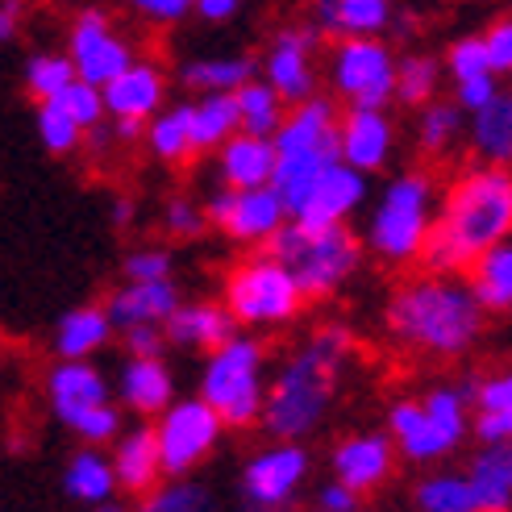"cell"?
<instances>
[{"label": "cell", "instance_id": "6da1fadb", "mask_svg": "<svg viewBox=\"0 0 512 512\" xmlns=\"http://www.w3.org/2000/svg\"><path fill=\"white\" fill-rule=\"evenodd\" d=\"M512 234V175L504 163L467 167L442 196L417 263L433 275H463L479 250Z\"/></svg>", "mask_w": 512, "mask_h": 512}, {"label": "cell", "instance_id": "7a4b0ae2", "mask_svg": "<svg viewBox=\"0 0 512 512\" xmlns=\"http://www.w3.org/2000/svg\"><path fill=\"white\" fill-rule=\"evenodd\" d=\"M388 334L404 350L429 358H463L488 329V313L458 275H417L388 300Z\"/></svg>", "mask_w": 512, "mask_h": 512}, {"label": "cell", "instance_id": "3957f363", "mask_svg": "<svg viewBox=\"0 0 512 512\" xmlns=\"http://www.w3.org/2000/svg\"><path fill=\"white\" fill-rule=\"evenodd\" d=\"M350 354H354L350 329L325 325L279 367L271 388L263 392V413H259L271 438L300 442L321 429L329 408H334L342 371L350 367Z\"/></svg>", "mask_w": 512, "mask_h": 512}, {"label": "cell", "instance_id": "277c9868", "mask_svg": "<svg viewBox=\"0 0 512 512\" xmlns=\"http://www.w3.org/2000/svg\"><path fill=\"white\" fill-rule=\"evenodd\" d=\"M275 146V167H271V188L284 200L288 217L300 209L309 188L338 163V105L325 96H304L288 105L279 130L271 134Z\"/></svg>", "mask_w": 512, "mask_h": 512}, {"label": "cell", "instance_id": "5b68a950", "mask_svg": "<svg viewBox=\"0 0 512 512\" xmlns=\"http://www.w3.org/2000/svg\"><path fill=\"white\" fill-rule=\"evenodd\" d=\"M267 250L292 271L304 300H329L338 296L363 267V238L346 221L334 225H300L284 221L275 229Z\"/></svg>", "mask_w": 512, "mask_h": 512}, {"label": "cell", "instance_id": "8992f818", "mask_svg": "<svg viewBox=\"0 0 512 512\" xmlns=\"http://www.w3.org/2000/svg\"><path fill=\"white\" fill-rule=\"evenodd\" d=\"M433 204H438V184H433L429 171L396 175L375 200V213L363 234V250H371L388 267L417 263L425 234L433 225Z\"/></svg>", "mask_w": 512, "mask_h": 512}, {"label": "cell", "instance_id": "52a82bcc", "mask_svg": "<svg viewBox=\"0 0 512 512\" xmlns=\"http://www.w3.org/2000/svg\"><path fill=\"white\" fill-rule=\"evenodd\" d=\"M263 367H267V346L259 338L234 334L221 346L204 350V371H200V400L221 417L225 429H250L259 425L263 413Z\"/></svg>", "mask_w": 512, "mask_h": 512}, {"label": "cell", "instance_id": "ba28073f", "mask_svg": "<svg viewBox=\"0 0 512 512\" xmlns=\"http://www.w3.org/2000/svg\"><path fill=\"white\" fill-rule=\"evenodd\" d=\"M221 304L246 329H279V325H292L309 300H304L292 271L267 246H254V254L229 267Z\"/></svg>", "mask_w": 512, "mask_h": 512}, {"label": "cell", "instance_id": "9c48e42d", "mask_svg": "<svg viewBox=\"0 0 512 512\" xmlns=\"http://www.w3.org/2000/svg\"><path fill=\"white\" fill-rule=\"evenodd\" d=\"M329 88L350 105L388 109L396 100V50L379 34H342L329 50Z\"/></svg>", "mask_w": 512, "mask_h": 512}, {"label": "cell", "instance_id": "30bf717a", "mask_svg": "<svg viewBox=\"0 0 512 512\" xmlns=\"http://www.w3.org/2000/svg\"><path fill=\"white\" fill-rule=\"evenodd\" d=\"M155 446H159V463H163V479L167 475H192L204 458H209L221 442V417L213 413L200 396L192 400H167L155 413Z\"/></svg>", "mask_w": 512, "mask_h": 512}, {"label": "cell", "instance_id": "8fae6325", "mask_svg": "<svg viewBox=\"0 0 512 512\" xmlns=\"http://www.w3.org/2000/svg\"><path fill=\"white\" fill-rule=\"evenodd\" d=\"M204 221L213 229H221V234L238 246H267L275 238V229L288 221V209L271 184L221 188V192H213L209 204H204Z\"/></svg>", "mask_w": 512, "mask_h": 512}, {"label": "cell", "instance_id": "7c38bea8", "mask_svg": "<svg viewBox=\"0 0 512 512\" xmlns=\"http://www.w3.org/2000/svg\"><path fill=\"white\" fill-rule=\"evenodd\" d=\"M313 471V458L300 442L292 438H275L267 450H259L242 471V500L246 508L275 512L288 508L296 492L304 488V479Z\"/></svg>", "mask_w": 512, "mask_h": 512}, {"label": "cell", "instance_id": "4fadbf2b", "mask_svg": "<svg viewBox=\"0 0 512 512\" xmlns=\"http://www.w3.org/2000/svg\"><path fill=\"white\" fill-rule=\"evenodd\" d=\"M321 30L317 25H284L263 50V80L275 88V96L284 105L317 92V46H321Z\"/></svg>", "mask_w": 512, "mask_h": 512}, {"label": "cell", "instance_id": "5bb4252c", "mask_svg": "<svg viewBox=\"0 0 512 512\" xmlns=\"http://www.w3.org/2000/svg\"><path fill=\"white\" fill-rule=\"evenodd\" d=\"M67 59L75 67V75L88 84H105L109 75H117L125 63L134 59V46L121 38V30L113 25V17L105 9H84L71 21L67 34Z\"/></svg>", "mask_w": 512, "mask_h": 512}, {"label": "cell", "instance_id": "9a60e30c", "mask_svg": "<svg viewBox=\"0 0 512 512\" xmlns=\"http://www.w3.org/2000/svg\"><path fill=\"white\" fill-rule=\"evenodd\" d=\"M396 155V121L388 109L375 105H350L338 113V159L363 175H375Z\"/></svg>", "mask_w": 512, "mask_h": 512}, {"label": "cell", "instance_id": "2e32d148", "mask_svg": "<svg viewBox=\"0 0 512 512\" xmlns=\"http://www.w3.org/2000/svg\"><path fill=\"white\" fill-rule=\"evenodd\" d=\"M329 467H334V479L346 483L354 496H375L396 479L400 454L388 433H354V438L334 446Z\"/></svg>", "mask_w": 512, "mask_h": 512}, {"label": "cell", "instance_id": "e0dca14e", "mask_svg": "<svg viewBox=\"0 0 512 512\" xmlns=\"http://www.w3.org/2000/svg\"><path fill=\"white\" fill-rule=\"evenodd\" d=\"M100 96H105V113L109 117H155L167 105V75L159 63L150 59H130L117 75H109L100 84Z\"/></svg>", "mask_w": 512, "mask_h": 512}, {"label": "cell", "instance_id": "ac0fdd59", "mask_svg": "<svg viewBox=\"0 0 512 512\" xmlns=\"http://www.w3.org/2000/svg\"><path fill=\"white\" fill-rule=\"evenodd\" d=\"M367 200V175L346 167L342 159L329 167L317 184L309 188V196L300 200V209L292 213V221L300 225H334V221H350Z\"/></svg>", "mask_w": 512, "mask_h": 512}, {"label": "cell", "instance_id": "d6986e66", "mask_svg": "<svg viewBox=\"0 0 512 512\" xmlns=\"http://www.w3.org/2000/svg\"><path fill=\"white\" fill-rule=\"evenodd\" d=\"M113 479H117V492L134 496V500H146L150 492L159 488L163 479V463H159V446H155V429L150 425H138L130 433H117L113 438Z\"/></svg>", "mask_w": 512, "mask_h": 512}, {"label": "cell", "instance_id": "ffe728a7", "mask_svg": "<svg viewBox=\"0 0 512 512\" xmlns=\"http://www.w3.org/2000/svg\"><path fill=\"white\" fill-rule=\"evenodd\" d=\"M179 304L175 279H125V284L109 296L105 313L113 329H130V325H163L171 309Z\"/></svg>", "mask_w": 512, "mask_h": 512}, {"label": "cell", "instance_id": "44dd1931", "mask_svg": "<svg viewBox=\"0 0 512 512\" xmlns=\"http://www.w3.org/2000/svg\"><path fill=\"white\" fill-rule=\"evenodd\" d=\"M238 329L242 325L234 321V313H229L225 304H217V300H192V304L179 300L171 309V317L163 321L167 342L184 346V350H213L225 338H234Z\"/></svg>", "mask_w": 512, "mask_h": 512}, {"label": "cell", "instance_id": "7402d4cb", "mask_svg": "<svg viewBox=\"0 0 512 512\" xmlns=\"http://www.w3.org/2000/svg\"><path fill=\"white\" fill-rule=\"evenodd\" d=\"M175 396V375L163 363V354H125L117 375V400L138 417H155Z\"/></svg>", "mask_w": 512, "mask_h": 512}, {"label": "cell", "instance_id": "603a6c76", "mask_svg": "<svg viewBox=\"0 0 512 512\" xmlns=\"http://www.w3.org/2000/svg\"><path fill=\"white\" fill-rule=\"evenodd\" d=\"M46 400L55 408V417L67 421L71 413H80L88 404L113 400V388L100 375V367H92V358H59L46 375Z\"/></svg>", "mask_w": 512, "mask_h": 512}, {"label": "cell", "instance_id": "cb8c5ba5", "mask_svg": "<svg viewBox=\"0 0 512 512\" xmlns=\"http://www.w3.org/2000/svg\"><path fill=\"white\" fill-rule=\"evenodd\" d=\"M271 167H275V146L271 138H254L234 130L217 146V175L225 188H259L271 184Z\"/></svg>", "mask_w": 512, "mask_h": 512}, {"label": "cell", "instance_id": "d4e9b609", "mask_svg": "<svg viewBox=\"0 0 512 512\" xmlns=\"http://www.w3.org/2000/svg\"><path fill=\"white\" fill-rule=\"evenodd\" d=\"M383 433L392 438V446H396V454L404 458V463L425 467V463H442V458H450L442 438L433 433L421 400H396L388 408V429H383Z\"/></svg>", "mask_w": 512, "mask_h": 512}, {"label": "cell", "instance_id": "484cf974", "mask_svg": "<svg viewBox=\"0 0 512 512\" xmlns=\"http://www.w3.org/2000/svg\"><path fill=\"white\" fill-rule=\"evenodd\" d=\"M471 496L475 512H508L512 508V450L508 442H488L471 458Z\"/></svg>", "mask_w": 512, "mask_h": 512}, {"label": "cell", "instance_id": "4316f807", "mask_svg": "<svg viewBox=\"0 0 512 512\" xmlns=\"http://www.w3.org/2000/svg\"><path fill=\"white\" fill-rule=\"evenodd\" d=\"M467 271H471L467 288L479 300L483 313L500 317V313L512 309V246H508V238L488 246V250H479L475 259L467 263Z\"/></svg>", "mask_w": 512, "mask_h": 512}, {"label": "cell", "instance_id": "83f0119b", "mask_svg": "<svg viewBox=\"0 0 512 512\" xmlns=\"http://www.w3.org/2000/svg\"><path fill=\"white\" fill-rule=\"evenodd\" d=\"M471 125H467V142L475 150L479 163H504L512 159V96L508 92H496L488 105H479L467 113Z\"/></svg>", "mask_w": 512, "mask_h": 512}, {"label": "cell", "instance_id": "f1b7e54d", "mask_svg": "<svg viewBox=\"0 0 512 512\" xmlns=\"http://www.w3.org/2000/svg\"><path fill=\"white\" fill-rule=\"evenodd\" d=\"M113 321L105 313V304H80L59 317L55 325V354L59 358H92L113 342Z\"/></svg>", "mask_w": 512, "mask_h": 512}, {"label": "cell", "instance_id": "f546056e", "mask_svg": "<svg viewBox=\"0 0 512 512\" xmlns=\"http://www.w3.org/2000/svg\"><path fill=\"white\" fill-rule=\"evenodd\" d=\"M63 492L75 500V504H88V508H105L113 504L117 496V479H113V463L105 450H80L71 454V463L63 471Z\"/></svg>", "mask_w": 512, "mask_h": 512}, {"label": "cell", "instance_id": "4dcf8cb0", "mask_svg": "<svg viewBox=\"0 0 512 512\" xmlns=\"http://www.w3.org/2000/svg\"><path fill=\"white\" fill-rule=\"evenodd\" d=\"M142 138H146L150 155H155L159 163H167V167L188 163L196 155V146H192V109L188 105H171V109L163 105L155 117H146Z\"/></svg>", "mask_w": 512, "mask_h": 512}, {"label": "cell", "instance_id": "1f68e13d", "mask_svg": "<svg viewBox=\"0 0 512 512\" xmlns=\"http://www.w3.org/2000/svg\"><path fill=\"white\" fill-rule=\"evenodd\" d=\"M421 408L433 425V433L442 438V446L454 454L458 446L467 442L471 433V400H467V388H454V383H438L421 396Z\"/></svg>", "mask_w": 512, "mask_h": 512}, {"label": "cell", "instance_id": "d6a6232c", "mask_svg": "<svg viewBox=\"0 0 512 512\" xmlns=\"http://www.w3.org/2000/svg\"><path fill=\"white\" fill-rule=\"evenodd\" d=\"M234 109H238V130L254 134V138H271L288 113V105L275 96V88L263 75H250L246 84L234 88Z\"/></svg>", "mask_w": 512, "mask_h": 512}, {"label": "cell", "instance_id": "836d02e7", "mask_svg": "<svg viewBox=\"0 0 512 512\" xmlns=\"http://www.w3.org/2000/svg\"><path fill=\"white\" fill-rule=\"evenodd\" d=\"M250 75H259V63L250 55H213V59H192L179 71V80L192 96L200 92H234Z\"/></svg>", "mask_w": 512, "mask_h": 512}, {"label": "cell", "instance_id": "e575fe53", "mask_svg": "<svg viewBox=\"0 0 512 512\" xmlns=\"http://www.w3.org/2000/svg\"><path fill=\"white\" fill-rule=\"evenodd\" d=\"M467 134V113L454 105V100H425L421 105V121H417V146L429 159H442L463 142Z\"/></svg>", "mask_w": 512, "mask_h": 512}, {"label": "cell", "instance_id": "d590c367", "mask_svg": "<svg viewBox=\"0 0 512 512\" xmlns=\"http://www.w3.org/2000/svg\"><path fill=\"white\" fill-rule=\"evenodd\" d=\"M192 146L200 150H217L229 134L238 130V109H234V92H200L192 100Z\"/></svg>", "mask_w": 512, "mask_h": 512}, {"label": "cell", "instance_id": "8d00e7d4", "mask_svg": "<svg viewBox=\"0 0 512 512\" xmlns=\"http://www.w3.org/2000/svg\"><path fill=\"white\" fill-rule=\"evenodd\" d=\"M413 504L421 512H475V496L467 475L458 471H433L413 488Z\"/></svg>", "mask_w": 512, "mask_h": 512}, {"label": "cell", "instance_id": "74e56055", "mask_svg": "<svg viewBox=\"0 0 512 512\" xmlns=\"http://www.w3.org/2000/svg\"><path fill=\"white\" fill-rule=\"evenodd\" d=\"M396 21V0H334L329 34H383Z\"/></svg>", "mask_w": 512, "mask_h": 512}, {"label": "cell", "instance_id": "f35d334b", "mask_svg": "<svg viewBox=\"0 0 512 512\" xmlns=\"http://www.w3.org/2000/svg\"><path fill=\"white\" fill-rule=\"evenodd\" d=\"M34 130H38V138H42V146L50 150V155H75V150L84 146V138H88V134L80 130V121H75V117L63 109L59 96L38 100Z\"/></svg>", "mask_w": 512, "mask_h": 512}, {"label": "cell", "instance_id": "ab89813d", "mask_svg": "<svg viewBox=\"0 0 512 512\" xmlns=\"http://www.w3.org/2000/svg\"><path fill=\"white\" fill-rule=\"evenodd\" d=\"M442 88V63L433 55H396V100L421 109Z\"/></svg>", "mask_w": 512, "mask_h": 512}, {"label": "cell", "instance_id": "60d3db41", "mask_svg": "<svg viewBox=\"0 0 512 512\" xmlns=\"http://www.w3.org/2000/svg\"><path fill=\"white\" fill-rule=\"evenodd\" d=\"M71 80H75V67L67 59V50H38V55H30V63H25V92L34 100L59 96Z\"/></svg>", "mask_w": 512, "mask_h": 512}, {"label": "cell", "instance_id": "b9f144b4", "mask_svg": "<svg viewBox=\"0 0 512 512\" xmlns=\"http://www.w3.org/2000/svg\"><path fill=\"white\" fill-rule=\"evenodd\" d=\"M171 483L159 479V488L146 496V508L150 512H204L213 504L209 488H200V483H192L188 475H167Z\"/></svg>", "mask_w": 512, "mask_h": 512}, {"label": "cell", "instance_id": "7bdbcfd3", "mask_svg": "<svg viewBox=\"0 0 512 512\" xmlns=\"http://www.w3.org/2000/svg\"><path fill=\"white\" fill-rule=\"evenodd\" d=\"M59 100H63V109L80 121V130L88 134V130H96L100 121H105V96H100V84H88V80H75L59 92Z\"/></svg>", "mask_w": 512, "mask_h": 512}, {"label": "cell", "instance_id": "ee69618b", "mask_svg": "<svg viewBox=\"0 0 512 512\" xmlns=\"http://www.w3.org/2000/svg\"><path fill=\"white\" fill-rule=\"evenodd\" d=\"M442 71H450V80H467V75L492 71L488 67V50H483V38L479 34H467V38L450 42L446 59H442Z\"/></svg>", "mask_w": 512, "mask_h": 512}, {"label": "cell", "instance_id": "f6af8a7d", "mask_svg": "<svg viewBox=\"0 0 512 512\" xmlns=\"http://www.w3.org/2000/svg\"><path fill=\"white\" fill-rule=\"evenodd\" d=\"M467 400L475 413H512V375H483L467 383Z\"/></svg>", "mask_w": 512, "mask_h": 512}, {"label": "cell", "instance_id": "bcb514c9", "mask_svg": "<svg viewBox=\"0 0 512 512\" xmlns=\"http://www.w3.org/2000/svg\"><path fill=\"white\" fill-rule=\"evenodd\" d=\"M204 209L196 200H188V196H171L167 200V209H163V229L171 238H200L204 234Z\"/></svg>", "mask_w": 512, "mask_h": 512}, {"label": "cell", "instance_id": "7dc6e473", "mask_svg": "<svg viewBox=\"0 0 512 512\" xmlns=\"http://www.w3.org/2000/svg\"><path fill=\"white\" fill-rule=\"evenodd\" d=\"M171 271H175V259L163 246H138L125 254V279H167Z\"/></svg>", "mask_w": 512, "mask_h": 512}, {"label": "cell", "instance_id": "c3c4849f", "mask_svg": "<svg viewBox=\"0 0 512 512\" xmlns=\"http://www.w3.org/2000/svg\"><path fill=\"white\" fill-rule=\"evenodd\" d=\"M500 92V75L496 71H479V75H467V80H454V105L471 113L479 105H488V100Z\"/></svg>", "mask_w": 512, "mask_h": 512}, {"label": "cell", "instance_id": "681fc988", "mask_svg": "<svg viewBox=\"0 0 512 512\" xmlns=\"http://www.w3.org/2000/svg\"><path fill=\"white\" fill-rule=\"evenodd\" d=\"M479 38H483V50H488V67L496 75H508L512 71V21L496 17Z\"/></svg>", "mask_w": 512, "mask_h": 512}, {"label": "cell", "instance_id": "f907efd6", "mask_svg": "<svg viewBox=\"0 0 512 512\" xmlns=\"http://www.w3.org/2000/svg\"><path fill=\"white\" fill-rule=\"evenodd\" d=\"M125 5L150 25H179L192 17V0H125Z\"/></svg>", "mask_w": 512, "mask_h": 512}, {"label": "cell", "instance_id": "816d5d0a", "mask_svg": "<svg viewBox=\"0 0 512 512\" xmlns=\"http://www.w3.org/2000/svg\"><path fill=\"white\" fill-rule=\"evenodd\" d=\"M125 354H163L167 350V334L163 325H130V329H117Z\"/></svg>", "mask_w": 512, "mask_h": 512}, {"label": "cell", "instance_id": "f5cc1de1", "mask_svg": "<svg viewBox=\"0 0 512 512\" xmlns=\"http://www.w3.org/2000/svg\"><path fill=\"white\" fill-rule=\"evenodd\" d=\"M471 433L488 446V442H508L512 438V413H475Z\"/></svg>", "mask_w": 512, "mask_h": 512}, {"label": "cell", "instance_id": "db71d44e", "mask_svg": "<svg viewBox=\"0 0 512 512\" xmlns=\"http://www.w3.org/2000/svg\"><path fill=\"white\" fill-rule=\"evenodd\" d=\"M358 500H363V496H354L346 483H338V479H329L325 488L317 492V508H325V512H354Z\"/></svg>", "mask_w": 512, "mask_h": 512}, {"label": "cell", "instance_id": "11a10c76", "mask_svg": "<svg viewBox=\"0 0 512 512\" xmlns=\"http://www.w3.org/2000/svg\"><path fill=\"white\" fill-rule=\"evenodd\" d=\"M192 13L209 25H225L242 13V0H192Z\"/></svg>", "mask_w": 512, "mask_h": 512}, {"label": "cell", "instance_id": "9f6ffc18", "mask_svg": "<svg viewBox=\"0 0 512 512\" xmlns=\"http://www.w3.org/2000/svg\"><path fill=\"white\" fill-rule=\"evenodd\" d=\"M21 17H25L21 0H0V42H9V38L21 34Z\"/></svg>", "mask_w": 512, "mask_h": 512}, {"label": "cell", "instance_id": "6f0895ef", "mask_svg": "<svg viewBox=\"0 0 512 512\" xmlns=\"http://www.w3.org/2000/svg\"><path fill=\"white\" fill-rule=\"evenodd\" d=\"M142 125H146V121H138V117H113V130H109V134H113L117 142H138V138H142Z\"/></svg>", "mask_w": 512, "mask_h": 512}, {"label": "cell", "instance_id": "680465c9", "mask_svg": "<svg viewBox=\"0 0 512 512\" xmlns=\"http://www.w3.org/2000/svg\"><path fill=\"white\" fill-rule=\"evenodd\" d=\"M113 221H117V225H130V204H125V200L113 209Z\"/></svg>", "mask_w": 512, "mask_h": 512}]
</instances>
